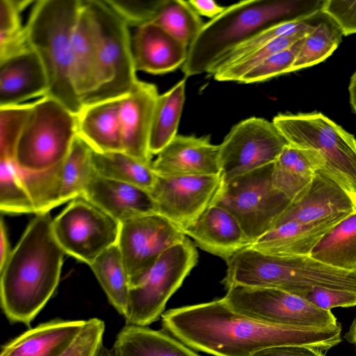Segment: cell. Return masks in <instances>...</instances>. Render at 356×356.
Here are the masks:
<instances>
[{"mask_svg":"<svg viewBox=\"0 0 356 356\" xmlns=\"http://www.w3.org/2000/svg\"><path fill=\"white\" fill-rule=\"evenodd\" d=\"M164 330L192 349L215 356H251L280 345L327 350L341 341V327L305 328L266 324L231 309L222 298L170 309Z\"/></svg>","mask_w":356,"mask_h":356,"instance_id":"1","label":"cell"},{"mask_svg":"<svg viewBox=\"0 0 356 356\" xmlns=\"http://www.w3.org/2000/svg\"><path fill=\"white\" fill-rule=\"evenodd\" d=\"M49 212L35 214L3 268L1 309L10 323L30 325L54 294L63 257Z\"/></svg>","mask_w":356,"mask_h":356,"instance_id":"2","label":"cell"},{"mask_svg":"<svg viewBox=\"0 0 356 356\" xmlns=\"http://www.w3.org/2000/svg\"><path fill=\"white\" fill-rule=\"evenodd\" d=\"M310 3L298 0H244L227 6L222 13L204 24L188 47L182 72L186 77L207 73L225 54L258 33L321 9L309 10Z\"/></svg>","mask_w":356,"mask_h":356,"instance_id":"3","label":"cell"},{"mask_svg":"<svg viewBox=\"0 0 356 356\" xmlns=\"http://www.w3.org/2000/svg\"><path fill=\"white\" fill-rule=\"evenodd\" d=\"M222 283L233 286L283 290L305 298L316 289L356 292V271L322 263L311 256L269 254L250 246L230 257Z\"/></svg>","mask_w":356,"mask_h":356,"instance_id":"4","label":"cell"},{"mask_svg":"<svg viewBox=\"0 0 356 356\" xmlns=\"http://www.w3.org/2000/svg\"><path fill=\"white\" fill-rule=\"evenodd\" d=\"M81 0H39L26 23L29 44L39 56L51 97L76 115L83 105L71 74V47Z\"/></svg>","mask_w":356,"mask_h":356,"instance_id":"5","label":"cell"},{"mask_svg":"<svg viewBox=\"0 0 356 356\" xmlns=\"http://www.w3.org/2000/svg\"><path fill=\"white\" fill-rule=\"evenodd\" d=\"M289 144L315 152L318 171L356 195V139L321 113H280L272 121Z\"/></svg>","mask_w":356,"mask_h":356,"instance_id":"6","label":"cell"},{"mask_svg":"<svg viewBox=\"0 0 356 356\" xmlns=\"http://www.w3.org/2000/svg\"><path fill=\"white\" fill-rule=\"evenodd\" d=\"M76 135V115L51 97H40L33 102L13 161L27 172L51 168L65 160Z\"/></svg>","mask_w":356,"mask_h":356,"instance_id":"7","label":"cell"},{"mask_svg":"<svg viewBox=\"0 0 356 356\" xmlns=\"http://www.w3.org/2000/svg\"><path fill=\"white\" fill-rule=\"evenodd\" d=\"M83 3L94 30L102 79V88L93 103L121 99L139 80L129 26L104 0H83Z\"/></svg>","mask_w":356,"mask_h":356,"instance_id":"8","label":"cell"},{"mask_svg":"<svg viewBox=\"0 0 356 356\" xmlns=\"http://www.w3.org/2000/svg\"><path fill=\"white\" fill-rule=\"evenodd\" d=\"M273 170L271 163L223 184L214 203L234 215L251 243L274 227L291 202L274 187Z\"/></svg>","mask_w":356,"mask_h":356,"instance_id":"9","label":"cell"},{"mask_svg":"<svg viewBox=\"0 0 356 356\" xmlns=\"http://www.w3.org/2000/svg\"><path fill=\"white\" fill-rule=\"evenodd\" d=\"M197 259V251L188 237L166 250L140 282L130 287L124 316L127 324L147 326L156 321Z\"/></svg>","mask_w":356,"mask_h":356,"instance_id":"10","label":"cell"},{"mask_svg":"<svg viewBox=\"0 0 356 356\" xmlns=\"http://www.w3.org/2000/svg\"><path fill=\"white\" fill-rule=\"evenodd\" d=\"M222 299L234 312L269 325L329 328L340 324L330 310L280 289L233 286Z\"/></svg>","mask_w":356,"mask_h":356,"instance_id":"11","label":"cell"},{"mask_svg":"<svg viewBox=\"0 0 356 356\" xmlns=\"http://www.w3.org/2000/svg\"><path fill=\"white\" fill-rule=\"evenodd\" d=\"M52 228L65 253L90 266L104 251L117 244L120 222L80 197L53 219Z\"/></svg>","mask_w":356,"mask_h":356,"instance_id":"12","label":"cell"},{"mask_svg":"<svg viewBox=\"0 0 356 356\" xmlns=\"http://www.w3.org/2000/svg\"><path fill=\"white\" fill-rule=\"evenodd\" d=\"M288 144L273 122L257 117L239 122L219 145L223 184L273 163Z\"/></svg>","mask_w":356,"mask_h":356,"instance_id":"13","label":"cell"},{"mask_svg":"<svg viewBox=\"0 0 356 356\" xmlns=\"http://www.w3.org/2000/svg\"><path fill=\"white\" fill-rule=\"evenodd\" d=\"M186 237L179 228L156 213L120 223L117 245L127 269L130 287L140 282L166 250Z\"/></svg>","mask_w":356,"mask_h":356,"instance_id":"14","label":"cell"},{"mask_svg":"<svg viewBox=\"0 0 356 356\" xmlns=\"http://www.w3.org/2000/svg\"><path fill=\"white\" fill-rule=\"evenodd\" d=\"M223 185L220 175L162 177L149 191L156 212L182 229L214 204Z\"/></svg>","mask_w":356,"mask_h":356,"instance_id":"15","label":"cell"},{"mask_svg":"<svg viewBox=\"0 0 356 356\" xmlns=\"http://www.w3.org/2000/svg\"><path fill=\"white\" fill-rule=\"evenodd\" d=\"M159 94L154 84L138 80L120 102L122 152L151 164L149 137Z\"/></svg>","mask_w":356,"mask_h":356,"instance_id":"16","label":"cell"},{"mask_svg":"<svg viewBox=\"0 0 356 356\" xmlns=\"http://www.w3.org/2000/svg\"><path fill=\"white\" fill-rule=\"evenodd\" d=\"M355 210L356 195L317 171L309 186L291 201L273 227L288 222H316L334 215L349 213Z\"/></svg>","mask_w":356,"mask_h":356,"instance_id":"17","label":"cell"},{"mask_svg":"<svg viewBox=\"0 0 356 356\" xmlns=\"http://www.w3.org/2000/svg\"><path fill=\"white\" fill-rule=\"evenodd\" d=\"M218 154L208 136L177 135L151 165L162 177L220 175Z\"/></svg>","mask_w":356,"mask_h":356,"instance_id":"18","label":"cell"},{"mask_svg":"<svg viewBox=\"0 0 356 356\" xmlns=\"http://www.w3.org/2000/svg\"><path fill=\"white\" fill-rule=\"evenodd\" d=\"M182 232L200 249L226 261L251 244L234 215L216 204L207 208Z\"/></svg>","mask_w":356,"mask_h":356,"instance_id":"19","label":"cell"},{"mask_svg":"<svg viewBox=\"0 0 356 356\" xmlns=\"http://www.w3.org/2000/svg\"><path fill=\"white\" fill-rule=\"evenodd\" d=\"M48 89L44 68L31 47L0 59V107L44 97Z\"/></svg>","mask_w":356,"mask_h":356,"instance_id":"20","label":"cell"},{"mask_svg":"<svg viewBox=\"0 0 356 356\" xmlns=\"http://www.w3.org/2000/svg\"><path fill=\"white\" fill-rule=\"evenodd\" d=\"M134 66L152 74L172 72L186 60L188 47L154 23L138 28L131 36Z\"/></svg>","mask_w":356,"mask_h":356,"instance_id":"21","label":"cell"},{"mask_svg":"<svg viewBox=\"0 0 356 356\" xmlns=\"http://www.w3.org/2000/svg\"><path fill=\"white\" fill-rule=\"evenodd\" d=\"M71 74L82 105L93 103L102 88V79L94 30L83 0L72 41Z\"/></svg>","mask_w":356,"mask_h":356,"instance_id":"22","label":"cell"},{"mask_svg":"<svg viewBox=\"0 0 356 356\" xmlns=\"http://www.w3.org/2000/svg\"><path fill=\"white\" fill-rule=\"evenodd\" d=\"M83 197L92 202L120 223L156 213L149 191L95 175Z\"/></svg>","mask_w":356,"mask_h":356,"instance_id":"23","label":"cell"},{"mask_svg":"<svg viewBox=\"0 0 356 356\" xmlns=\"http://www.w3.org/2000/svg\"><path fill=\"white\" fill-rule=\"evenodd\" d=\"M349 213L334 215L309 223L282 224L260 236L250 247L277 256H310L323 235Z\"/></svg>","mask_w":356,"mask_h":356,"instance_id":"24","label":"cell"},{"mask_svg":"<svg viewBox=\"0 0 356 356\" xmlns=\"http://www.w3.org/2000/svg\"><path fill=\"white\" fill-rule=\"evenodd\" d=\"M86 323L62 319L41 323L5 344L0 356H61Z\"/></svg>","mask_w":356,"mask_h":356,"instance_id":"25","label":"cell"},{"mask_svg":"<svg viewBox=\"0 0 356 356\" xmlns=\"http://www.w3.org/2000/svg\"><path fill=\"white\" fill-rule=\"evenodd\" d=\"M120 102L84 105L76 115L77 134L97 152H122Z\"/></svg>","mask_w":356,"mask_h":356,"instance_id":"26","label":"cell"},{"mask_svg":"<svg viewBox=\"0 0 356 356\" xmlns=\"http://www.w3.org/2000/svg\"><path fill=\"white\" fill-rule=\"evenodd\" d=\"M112 350L115 356H200L167 332L131 324L118 332Z\"/></svg>","mask_w":356,"mask_h":356,"instance_id":"27","label":"cell"},{"mask_svg":"<svg viewBox=\"0 0 356 356\" xmlns=\"http://www.w3.org/2000/svg\"><path fill=\"white\" fill-rule=\"evenodd\" d=\"M320 168L315 152L288 144L273 163V184L293 201L309 186Z\"/></svg>","mask_w":356,"mask_h":356,"instance_id":"28","label":"cell"},{"mask_svg":"<svg viewBox=\"0 0 356 356\" xmlns=\"http://www.w3.org/2000/svg\"><path fill=\"white\" fill-rule=\"evenodd\" d=\"M310 256L332 267L356 271V210L328 230Z\"/></svg>","mask_w":356,"mask_h":356,"instance_id":"29","label":"cell"},{"mask_svg":"<svg viewBox=\"0 0 356 356\" xmlns=\"http://www.w3.org/2000/svg\"><path fill=\"white\" fill-rule=\"evenodd\" d=\"M322 13L319 10L314 14L277 24L258 33L225 54L215 62L207 73L213 75L280 37L300 33L309 34L318 22Z\"/></svg>","mask_w":356,"mask_h":356,"instance_id":"30","label":"cell"},{"mask_svg":"<svg viewBox=\"0 0 356 356\" xmlns=\"http://www.w3.org/2000/svg\"><path fill=\"white\" fill-rule=\"evenodd\" d=\"M186 79L179 81L170 90L159 95L153 115L149 151L157 155L177 135L185 102Z\"/></svg>","mask_w":356,"mask_h":356,"instance_id":"31","label":"cell"},{"mask_svg":"<svg viewBox=\"0 0 356 356\" xmlns=\"http://www.w3.org/2000/svg\"><path fill=\"white\" fill-rule=\"evenodd\" d=\"M107 296L122 316L127 309L130 289L129 276L117 244L99 255L89 266Z\"/></svg>","mask_w":356,"mask_h":356,"instance_id":"32","label":"cell"},{"mask_svg":"<svg viewBox=\"0 0 356 356\" xmlns=\"http://www.w3.org/2000/svg\"><path fill=\"white\" fill-rule=\"evenodd\" d=\"M92 161L97 175L149 191L156 179L152 163H144L124 152L101 153L93 150Z\"/></svg>","mask_w":356,"mask_h":356,"instance_id":"33","label":"cell"},{"mask_svg":"<svg viewBox=\"0 0 356 356\" xmlns=\"http://www.w3.org/2000/svg\"><path fill=\"white\" fill-rule=\"evenodd\" d=\"M92 153V147L77 134L63 163L62 204L84 195L96 175Z\"/></svg>","mask_w":356,"mask_h":356,"instance_id":"34","label":"cell"},{"mask_svg":"<svg viewBox=\"0 0 356 356\" xmlns=\"http://www.w3.org/2000/svg\"><path fill=\"white\" fill-rule=\"evenodd\" d=\"M152 23L188 47L205 24L188 1L183 0H160Z\"/></svg>","mask_w":356,"mask_h":356,"instance_id":"35","label":"cell"},{"mask_svg":"<svg viewBox=\"0 0 356 356\" xmlns=\"http://www.w3.org/2000/svg\"><path fill=\"white\" fill-rule=\"evenodd\" d=\"M342 35L337 24L325 14L314 30L304 38L290 72L323 61L337 49L341 41Z\"/></svg>","mask_w":356,"mask_h":356,"instance_id":"36","label":"cell"},{"mask_svg":"<svg viewBox=\"0 0 356 356\" xmlns=\"http://www.w3.org/2000/svg\"><path fill=\"white\" fill-rule=\"evenodd\" d=\"M35 1L0 0V59L6 58L31 47L23 11Z\"/></svg>","mask_w":356,"mask_h":356,"instance_id":"37","label":"cell"},{"mask_svg":"<svg viewBox=\"0 0 356 356\" xmlns=\"http://www.w3.org/2000/svg\"><path fill=\"white\" fill-rule=\"evenodd\" d=\"M63 161L46 170L27 172L17 167L19 177L33 203L35 214L49 212L62 204Z\"/></svg>","mask_w":356,"mask_h":356,"instance_id":"38","label":"cell"},{"mask_svg":"<svg viewBox=\"0 0 356 356\" xmlns=\"http://www.w3.org/2000/svg\"><path fill=\"white\" fill-rule=\"evenodd\" d=\"M0 209L7 214L35 213L31 198L13 161L1 159Z\"/></svg>","mask_w":356,"mask_h":356,"instance_id":"39","label":"cell"},{"mask_svg":"<svg viewBox=\"0 0 356 356\" xmlns=\"http://www.w3.org/2000/svg\"><path fill=\"white\" fill-rule=\"evenodd\" d=\"M33 102L0 107V159L13 161Z\"/></svg>","mask_w":356,"mask_h":356,"instance_id":"40","label":"cell"},{"mask_svg":"<svg viewBox=\"0 0 356 356\" xmlns=\"http://www.w3.org/2000/svg\"><path fill=\"white\" fill-rule=\"evenodd\" d=\"M307 35L294 34L280 37L262 48L249 54L240 61L213 74L219 81H238L245 73L259 65L268 57L282 51Z\"/></svg>","mask_w":356,"mask_h":356,"instance_id":"41","label":"cell"},{"mask_svg":"<svg viewBox=\"0 0 356 356\" xmlns=\"http://www.w3.org/2000/svg\"><path fill=\"white\" fill-rule=\"evenodd\" d=\"M303 38L289 48L278 52L245 73L238 82L253 83L264 81L275 76L290 73L291 67L302 46Z\"/></svg>","mask_w":356,"mask_h":356,"instance_id":"42","label":"cell"},{"mask_svg":"<svg viewBox=\"0 0 356 356\" xmlns=\"http://www.w3.org/2000/svg\"><path fill=\"white\" fill-rule=\"evenodd\" d=\"M129 27L152 22L160 0H104Z\"/></svg>","mask_w":356,"mask_h":356,"instance_id":"43","label":"cell"},{"mask_svg":"<svg viewBox=\"0 0 356 356\" xmlns=\"http://www.w3.org/2000/svg\"><path fill=\"white\" fill-rule=\"evenodd\" d=\"M104 322L97 318L86 320V323L61 356H96L102 346Z\"/></svg>","mask_w":356,"mask_h":356,"instance_id":"44","label":"cell"},{"mask_svg":"<svg viewBox=\"0 0 356 356\" xmlns=\"http://www.w3.org/2000/svg\"><path fill=\"white\" fill-rule=\"evenodd\" d=\"M321 10L337 24L343 35L356 33V1H323Z\"/></svg>","mask_w":356,"mask_h":356,"instance_id":"45","label":"cell"},{"mask_svg":"<svg viewBox=\"0 0 356 356\" xmlns=\"http://www.w3.org/2000/svg\"><path fill=\"white\" fill-rule=\"evenodd\" d=\"M305 298L316 307L325 310L356 306V292L350 291L316 289Z\"/></svg>","mask_w":356,"mask_h":356,"instance_id":"46","label":"cell"},{"mask_svg":"<svg viewBox=\"0 0 356 356\" xmlns=\"http://www.w3.org/2000/svg\"><path fill=\"white\" fill-rule=\"evenodd\" d=\"M251 356H325L322 350L305 345H280L260 350Z\"/></svg>","mask_w":356,"mask_h":356,"instance_id":"47","label":"cell"},{"mask_svg":"<svg viewBox=\"0 0 356 356\" xmlns=\"http://www.w3.org/2000/svg\"><path fill=\"white\" fill-rule=\"evenodd\" d=\"M188 3L200 16L215 18L222 13L227 6H222L212 0H189Z\"/></svg>","mask_w":356,"mask_h":356,"instance_id":"48","label":"cell"},{"mask_svg":"<svg viewBox=\"0 0 356 356\" xmlns=\"http://www.w3.org/2000/svg\"><path fill=\"white\" fill-rule=\"evenodd\" d=\"M13 250L10 249L6 226L3 217L0 222V268H3Z\"/></svg>","mask_w":356,"mask_h":356,"instance_id":"49","label":"cell"},{"mask_svg":"<svg viewBox=\"0 0 356 356\" xmlns=\"http://www.w3.org/2000/svg\"><path fill=\"white\" fill-rule=\"evenodd\" d=\"M350 102L354 112L356 113V71L352 75L348 87Z\"/></svg>","mask_w":356,"mask_h":356,"instance_id":"50","label":"cell"},{"mask_svg":"<svg viewBox=\"0 0 356 356\" xmlns=\"http://www.w3.org/2000/svg\"><path fill=\"white\" fill-rule=\"evenodd\" d=\"M345 338L348 342L354 344L356 348V318L353 321L352 325L350 327V329L346 333Z\"/></svg>","mask_w":356,"mask_h":356,"instance_id":"51","label":"cell"},{"mask_svg":"<svg viewBox=\"0 0 356 356\" xmlns=\"http://www.w3.org/2000/svg\"><path fill=\"white\" fill-rule=\"evenodd\" d=\"M96 356H115V355L113 350H109L107 347L102 344Z\"/></svg>","mask_w":356,"mask_h":356,"instance_id":"52","label":"cell"}]
</instances>
